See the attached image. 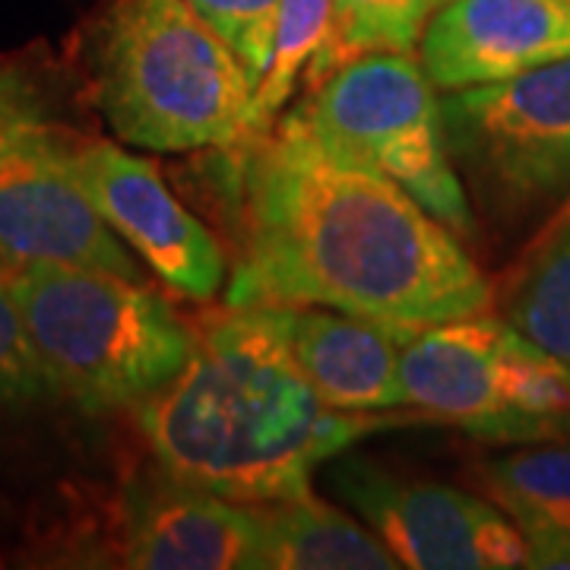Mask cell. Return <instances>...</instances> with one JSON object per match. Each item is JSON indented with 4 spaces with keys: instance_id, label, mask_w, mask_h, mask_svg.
I'll use <instances>...</instances> for the list:
<instances>
[{
    "instance_id": "6",
    "label": "cell",
    "mask_w": 570,
    "mask_h": 570,
    "mask_svg": "<svg viewBox=\"0 0 570 570\" xmlns=\"http://www.w3.org/2000/svg\"><path fill=\"white\" fill-rule=\"evenodd\" d=\"M326 146L374 168L456 235L475 219L450 156L444 108L412 55H362L288 111Z\"/></svg>"
},
{
    "instance_id": "2",
    "label": "cell",
    "mask_w": 570,
    "mask_h": 570,
    "mask_svg": "<svg viewBox=\"0 0 570 570\" xmlns=\"http://www.w3.org/2000/svg\"><path fill=\"white\" fill-rule=\"evenodd\" d=\"M137 422L168 475L238 504H279L311 489L324 460L406 419L330 409L288 352L279 307H228L194 333Z\"/></svg>"
},
{
    "instance_id": "5",
    "label": "cell",
    "mask_w": 570,
    "mask_h": 570,
    "mask_svg": "<svg viewBox=\"0 0 570 570\" xmlns=\"http://www.w3.org/2000/svg\"><path fill=\"white\" fill-rule=\"evenodd\" d=\"M400 381L406 406L479 441L570 438V365L489 314L415 330L400 352Z\"/></svg>"
},
{
    "instance_id": "18",
    "label": "cell",
    "mask_w": 570,
    "mask_h": 570,
    "mask_svg": "<svg viewBox=\"0 0 570 570\" xmlns=\"http://www.w3.org/2000/svg\"><path fill=\"white\" fill-rule=\"evenodd\" d=\"M333 20V0H279V20L273 39V58L264 80L257 82L250 105V137L269 130L298 80L321 51Z\"/></svg>"
},
{
    "instance_id": "11",
    "label": "cell",
    "mask_w": 570,
    "mask_h": 570,
    "mask_svg": "<svg viewBox=\"0 0 570 570\" xmlns=\"http://www.w3.org/2000/svg\"><path fill=\"white\" fill-rule=\"evenodd\" d=\"M570 55V0H448L419 61L434 89L489 86Z\"/></svg>"
},
{
    "instance_id": "1",
    "label": "cell",
    "mask_w": 570,
    "mask_h": 570,
    "mask_svg": "<svg viewBox=\"0 0 570 570\" xmlns=\"http://www.w3.org/2000/svg\"><path fill=\"white\" fill-rule=\"evenodd\" d=\"M223 153L238 216L228 307H330L406 330L489 314L494 292L456 232L292 115Z\"/></svg>"
},
{
    "instance_id": "14",
    "label": "cell",
    "mask_w": 570,
    "mask_h": 570,
    "mask_svg": "<svg viewBox=\"0 0 570 570\" xmlns=\"http://www.w3.org/2000/svg\"><path fill=\"white\" fill-rule=\"evenodd\" d=\"M482 485L527 539V568H570V438L491 460Z\"/></svg>"
},
{
    "instance_id": "12",
    "label": "cell",
    "mask_w": 570,
    "mask_h": 570,
    "mask_svg": "<svg viewBox=\"0 0 570 570\" xmlns=\"http://www.w3.org/2000/svg\"><path fill=\"white\" fill-rule=\"evenodd\" d=\"M121 564L137 570H264V517L165 472L130 498Z\"/></svg>"
},
{
    "instance_id": "7",
    "label": "cell",
    "mask_w": 570,
    "mask_h": 570,
    "mask_svg": "<svg viewBox=\"0 0 570 570\" xmlns=\"http://www.w3.org/2000/svg\"><path fill=\"white\" fill-rule=\"evenodd\" d=\"M453 163L501 213L570 190V55L441 99Z\"/></svg>"
},
{
    "instance_id": "19",
    "label": "cell",
    "mask_w": 570,
    "mask_h": 570,
    "mask_svg": "<svg viewBox=\"0 0 570 570\" xmlns=\"http://www.w3.org/2000/svg\"><path fill=\"white\" fill-rule=\"evenodd\" d=\"M187 7L235 51L254 80H264L273 58L279 0H187Z\"/></svg>"
},
{
    "instance_id": "15",
    "label": "cell",
    "mask_w": 570,
    "mask_h": 570,
    "mask_svg": "<svg viewBox=\"0 0 570 570\" xmlns=\"http://www.w3.org/2000/svg\"><path fill=\"white\" fill-rule=\"evenodd\" d=\"M264 570H396L400 561L374 530L314 489L279 504H266Z\"/></svg>"
},
{
    "instance_id": "17",
    "label": "cell",
    "mask_w": 570,
    "mask_h": 570,
    "mask_svg": "<svg viewBox=\"0 0 570 570\" xmlns=\"http://www.w3.org/2000/svg\"><path fill=\"white\" fill-rule=\"evenodd\" d=\"M508 324L570 365V228L523 254L510 288Z\"/></svg>"
},
{
    "instance_id": "4",
    "label": "cell",
    "mask_w": 570,
    "mask_h": 570,
    "mask_svg": "<svg viewBox=\"0 0 570 570\" xmlns=\"http://www.w3.org/2000/svg\"><path fill=\"white\" fill-rule=\"evenodd\" d=\"M7 279L48 384L86 412L137 409L194 348V330L137 279L61 264L7 266Z\"/></svg>"
},
{
    "instance_id": "9",
    "label": "cell",
    "mask_w": 570,
    "mask_h": 570,
    "mask_svg": "<svg viewBox=\"0 0 570 570\" xmlns=\"http://www.w3.org/2000/svg\"><path fill=\"white\" fill-rule=\"evenodd\" d=\"M61 156L105 223L171 292L209 302L225 283V250L168 190L156 165L102 137L61 134Z\"/></svg>"
},
{
    "instance_id": "21",
    "label": "cell",
    "mask_w": 570,
    "mask_h": 570,
    "mask_svg": "<svg viewBox=\"0 0 570 570\" xmlns=\"http://www.w3.org/2000/svg\"><path fill=\"white\" fill-rule=\"evenodd\" d=\"M55 393L41 371L36 348L22 324L17 298L10 292L7 266L0 264V403L17 406Z\"/></svg>"
},
{
    "instance_id": "10",
    "label": "cell",
    "mask_w": 570,
    "mask_h": 570,
    "mask_svg": "<svg viewBox=\"0 0 570 570\" xmlns=\"http://www.w3.org/2000/svg\"><path fill=\"white\" fill-rule=\"evenodd\" d=\"M63 124L0 156V264H61L140 279L118 232L105 223L61 156Z\"/></svg>"
},
{
    "instance_id": "8",
    "label": "cell",
    "mask_w": 570,
    "mask_h": 570,
    "mask_svg": "<svg viewBox=\"0 0 570 570\" xmlns=\"http://www.w3.org/2000/svg\"><path fill=\"white\" fill-rule=\"evenodd\" d=\"M330 482L384 539L400 568H527V539L513 520L469 491L441 482H409L362 456L336 460Z\"/></svg>"
},
{
    "instance_id": "16",
    "label": "cell",
    "mask_w": 570,
    "mask_h": 570,
    "mask_svg": "<svg viewBox=\"0 0 570 570\" xmlns=\"http://www.w3.org/2000/svg\"><path fill=\"white\" fill-rule=\"evenodd\" d=\"M444 0H333V20L305 86L324 82L362 55H415L428 22Z\"/></svg>"
},
{
    "instance_id": "22",
    "label": "cell",
    "mask_w": 570,
    "mask_h": 570,
    "mask_svg": "<svg viewBox=\"0 0 570 570\" xmlns=\"http://www.w3.org/2000/svg\"><path fill=\"white\" fill-rule=\"evenodd\" d=\"M564 228H570V190H568V197L561 200V206H558V209L549 216V223L539 228V235H535L530 245H527L523 254H530V250H535V247H542L546 242H551L554 235H561Z\"/></svg>"
},
{
    "instance_id": "23",
    "label": "cell",
    "mask_w": 570,
    "mask_h": 570,
    "mask_svg": "<svg viewBox=\"0 0 570 570\" xmlns=\"http://www.w3.org/2000/svg\"><path fill=\"white\" fill-rule=\"evenodd\" d=\"M444 3H448V0H444Z\"/></svg>"
},
{
    "instance_id": "20",
    "label": "cell",
    "mask_w": 570,
    "mask_h": 570,
    "mask_svg": "<svg viewBox=\"0 0 570 570\" xmlns=\"http://www.w3.org/2000/svg\"><path fill=\"white\" fill-rule=\"evenodd\" d=\"M51 127H58L55 102L39 70L20 58H0V156Z\"/></svg>"
},
{
    "instance_id": "13",
    "label": "cell",
    "mask_w": 570,
    "mask_h": 570,
    "mask_svg": "<svg viewBox=\"0 0 570 570\" xmlns=\"http://www.w3.org/2000/svg\"><path fill=\"white\" fill-rule=\"evenodd\" d=\"M279 317L295 365L326 406L340 412L406 406L400 352L415 330L330 307H279Z\"/></svg>"
},
{
    "instance_id": "3",
    "label": "cell",
    "mask_w": 570,
    "mask_h": 570,
    "mask_svg": "<svg viewBox=\"0 0 570 570\" xmlns=\"http://www.w3.org/2000/svg\"><path fill=\"white\" fill-rule=\"evenodd\" d=\"M82 55L118 140L223 153L250 137L257 80L187 0H108L86 26Z\"/></svg>"
}]
</instances>
